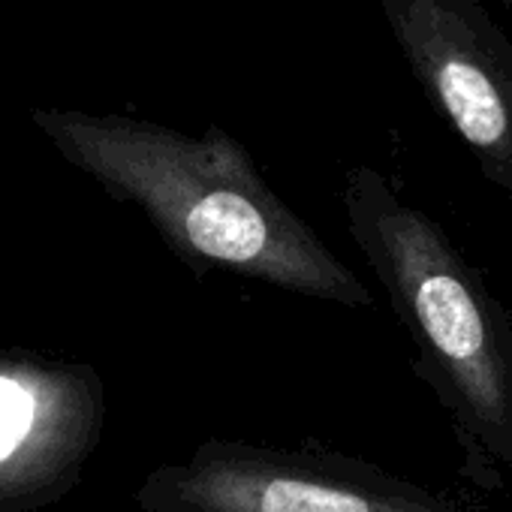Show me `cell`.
<instances>
[{
    "label": "cell",
    "mask_w": 512,
    "mask_h": 512,
    "mask_svg": "<svg viewBox=\"0 0 512 512\" xmlns=\"http://www.w3.org/2000/svg\"><path fill=\"white\" fill-rule=\"evenodd\" d=\"M31 118L73 166L115 199L139 205L193 272L217 269L350 308L374 302L226 130L187 136L79 109H34Z\"/></svg>",
    "instance_id": "6da1fadb"
},
{
    "label": "cell",
    "mask_w": 512,
    "mask_h": 512,
    "mask_svg": "<svg viewBox=\"0 0 512 512\" xmlns=\"http://www.w3.org/2000/svg\"><path fill=\"white\" fill-rule=\"evenodd\" d=\"M347 226L437 395L494 464L512 467V323L446 229L371 166H353Z\"/></svg>",
    "instance_id": "7a4b0ae2"
},
{
    "label": "cell",
    "mask_w": 512,
    "mask_h": 512,
    "mask_svg": "<svg viewBox=\"0 0 512 512\" xmlns=\"http://www.w3.org/2000/svg\"><path fill=\"white\" fill-rule=\"evenodd\" d=\"M142 509L208 512H473L353 458L208 440L157 470Z\"/></svg>",
    "instance_id": "3957f363"
},
{
    "label": "cell",
    "mask_w": 512,
    "mask_h": 512,
    "mask_svg": "<svg viewBox=\"0 0 512 512\" xmlns=\"http://www.w3.org/2000/svg\"><path fill=\"white\" fill-rule=\"evenodd\" d=\"M413 79L479 172L512 196V40L482 0H377Z\"/></svg>",
    "instance_id": "277c9868"
},
{
    "label": "cell",
    "mask_w": 512,
    "mask_h": 512,
    "mask_svg": "<svg viewBox=\"0 0 512 512\" xmlns=\"http://www.w3.org/2000/svg\"><path fill=\"white\" fill-rule=\"evenodd\" d=\"M97 392L88 383L0 365V482L37 473L40 461H76L94 440Z\"/></svg>",
    "instance_id": "5b68a950"
},
{
    "label": "cell",
    "mask_w": 512,
    "mask_h": 512,
    "mask_svg": "<svg viewBox=\"0 0 512 512\" xmlns=\"http://www.w3.org/2000/svg\"><path fill=\"white\" fill-rule=\"evenodd\" d=\"M145 512H208V509H145Z\"/></svg>",
    "instance_id": "8992f818"
},
{
    "label": "cell",
    "mask_w": 512,
    "mask_h": 512,
    "mask_svg": "<svg viewBox=\"0 0 512 512\" xmlns=\"http://www.w3.org/2000/svg\"><path fill=\"white\" fill-rule=\"evenodd\" d=\"M500 7L506 10V16L512 19V0H500Z\"/></svg>",
    "instance_id": "52a82bcc"
}]
</instances>
